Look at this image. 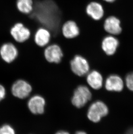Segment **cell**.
Segmentation results:
<instances>
[{
  "mask_svg": "<svg viewBox=\"0 0 133 134\" xmlns=\"http://www.w3.org/2000/svg\"><path fill=\"white\" fill-rule=\"evenodd\" d=\"M75 134H87V133L86 132L84 131H78V132H76Z\"/></svg>",
  "mask_w": 133,
  "mask_h": 134,
  "instance_id": "23",
  "label": "cell"
},
{
  "mask_svg": "<svg viewBox=\"0 0 133 134\" xmlns=\"http://www.w3.org/2000/svg\"><path fill=\"white\" fill-rule=\"evenodd\" d=\"M108 113V109L106 104L101 101H97L89 106L87 115L90 121L97 123L102 118L106 116Z\"/></svg>",
  "mask_w": 133,
  "mask_h": 134,
  "instance_id": "2",
  "label": "cell"
},
{
  "mask_svg": "<svg viewBox=\"0 0 133 134\" xmlns=\"http://www.w3.org/2000/svg\"><path fill=\"white\" fill-rule=\"evenodd\" d=\"M86 12L91 18L94 20H98L102 19L104 11L102 6L100 4L96 2H92L89 3L86 8Z\"/></svg>",
  "mask_w": 133,
  "mask_h": 134,
  "instance_id": "13",
  "label": "cell"
},
{
  "mask_svg": "<svg viewBox=\"0 0 133 134\" xmlns=\"http://www.w3.org/2000/svg\"><path fill=\"white\" fill-rule=\"evenodd\" d=\"M16 6L18 9L21 13L27 14L33 12L32 0H17Z\"/></svg>",
  "mask_w": 133,
  "mask_h": 134,
  "instance_id": "17",
  "label": "cell"
},
{
  "mask_svg": "<svg viewBox=\"0 0 133 134\" xmlns=\"http://www.w3.org/2000/svg\"><path fill=\"white\" fill-rule=\"evenodd\" d=\"M0 134H16L14 129L9 125H4L0 128Z\"/></svg>",
  "mask_w": 133,
  "mask_h": 134,
  "instance_id": "18",
  "label": "cell"
},
{
  "mask_svg": "<svg viewBox=\"0 0 133 134\" xmlns=\"http://www.w3.org/2000/svg\"><path fill=\"white\" fill-rule=\"evenodd\" d=\"M10 33L15 41L19 43L25 42L30 37V32L21 23H17L11 28Z\"/></svg>",
  "mask_w": 133,
  "mask_h": 134,
  "instance_id": "9",
  "label": "cell"
},
{
  "mask_svg": "<svg viewBox=\"0 0 133 134\" xmlns=\"http://www.w3.org/2000/svg\"><path fill=\"white\" fill-rule=\"evenodd\" d=\"M45 100L40 95H35L32 97L28 103L29 110L33 114L41 115L44 113Z\"/></svg>",
  "mask_w": 133,
  "mask_h": 134,
  "instance_id": "7",
  "label": "cell"
},
{
  "mask_svg": "<svg viewBox=\"0 0 133 134\" xmlns=\"http://www.w3.org/2000/svg\"><path fill=\"white\" fill-rule=\"evenodd\" d=\"M119 42L114 36L109 35L105 37L102 43V48L103 51L108 56H112L116 52Z\"/></svg>",
  "mask_w": 133,
  "mask_h": 134,
  "instance_id": "10",
  "label": "cell"
},
{
  "mask_svg": "<svg viewBox=\"0 0 133 134\" xmlns=\"http://www.w3.org/2000/svg\"><path fill=\"white\" fill-rule=\"evenodd\" d=\"M125 81L127 87L131 91H133V72L129 73L126 76Z\"/></svg>",
  "mask_w": 133,
  "mask_h": 134,
  "instance_id": "19",
  "label": "cell"
},
{
  "mask_svg": "<svg viewBox=\"0 0 133 134\" xmlns=\"http://www.w3.org/2000/svg\"><path fill=\"white\" fill-rule=\"evenodd\" d=\"M62 31L66 38L71 39L79 34L80 30L77 24L72 20L66 22L63 26Z\"/></svg>",
  "mask_w": 133,
  "mask_h": 134,
  "instance_id": "15",
  "label": "cell"
},
{
  "mask_svg": "<svg viewBox=\"0 0 133 134\" xmlns=\"http://www.w3.org/2000/svg\"><path fill=\"white\" fill-rule=\"evenodd\" d=\"M104 1H106L108 3H112L116 1V0H103Z\"/></svg>",
  "mask_w": 133,
  "mask_h": 134,
  "instance_id": "24",
  "label": "cell"
},
{
  "mask_svg": "<svg viewBox=\"0 0 133 134\" xmlns=\"http://www.w3.org/2000/svg\"><path fill=\"white\" fill-rule=\"evenodd\" d=\"M92 98L90 90L85 86H80L75 90L72 98V104L77 108L85 106Z\"/></svg>",
  "mask_w": 133,
  "mask_h": 134,
  "instance_id": "3",
  "label": "cell"
},
{
  "mask_svg": "<svg viewBox=\"0 0 133 134\" xmlns=\"http://www.w3.org/2000/svg\"><path fill=\"white\" fill-rule=\"evenodd\" d=\"M125 134H133V127L129 129L126 132Z\"/></svg>",
  "mask_w": 133,
  "mask_h": 134,
  "instance_id": "21",
  "label": "cell"
},
{
  "mask_svg": "<svg viewBox=\"0 0 133 134\" xmlns=\"http://www.w3.org/2000/svg\"><path fill=\"white\" fill-rule=\"evenodd\" d=\"M70 68L75 74L83 76L89 73V64L85 58L80 55H76L70 61Z\"/></svg>",
  "mask_w": 133,
  "mask_h": 134,
  "instance_id": "4",
  "label": "cell"
},
{
  "mask_svg": "<svg viewBox=\"0 0 133 134\" xmlns=\"http://www.w3.org/2000/svg\"><path fill=\"white\" fill-rule=\"evenodd\" d=\"M0 54L3 60L10 63L13 62L17 57V49L12 43H5L1 48Z\"/></svg>",
  "mask_w": 133,
  "mask_h": 134,
  "instance_id": "11",
  "label": "cell"
},
{
  "mask_svg": "<svg viewBox=\"0 0 133 134\" xmlns=\"http://www.w3.org/2000/svg\"><path fill=\"white\" fill-rule=\"evenodd\" d=\"M87 81L88 85L94 90H99L103 85V78L102 75L96 70L88 73Z\"/></svg>",
  "mask_w": 133,
  "mask_h": 134,
  "instance_id": "14",
  "label": "cell"
},
{
  "mask_svg": "<svg viewBox=\"0 0 133 134\" xmlns=\"http://www.w3.org/2000/svg\"><path fill=\"white\" fill-rule=\"evenodd\" d=\"M105 87L108 91L120 92L124 88L123 80L118 75H110L106 80Z\"/></svg>",
  "mask_w": 133,
  "mask_h": 134,
  "instance_id": "12",
  "label": "cell"
},
{
  "mask_svg": "<svg viewBox=\"0 0 133 134\" xmlns=\"http://www.w3.org/2000/svg\"><path fill=\"white\" fill-rule=\"evenodd\" d=\"M44 56L47 61L49 63H58L62 60L63 53L59 46L52 44L48 46L45 49Z\"/></svg>",
  "mask_w": 133,
  "mask_h": 134,
  "instance_id": "6",
  "label": "cell"
},
{
  "mask_svg": "<svg viewBox=\"0 0 133 134\" xmlns=\"http://www.w3.org/2000/svg\"><path fill=\"white\" fill-rule=\"evenodd\" d=\"M55 134H70L69 132L65 131H60L57 132Z\"/></svg>",
  "mask_w": 133,
  "mask_h": 134,
  "instance_id": "22",
  "label": "cell"
},
{
  "mask_svg": "<svg viewBox=\"0 0 133 134\" xmlns=\"http://www.w3.org/2000/svg\"><path fill=\"white\" fill-rule=\"evenodd\" d=\"M104 28L107 33L113 36L119 35L122 30L120 20L115 16H110L106 19Z\"/></svg>",
  "mask_w": 133,
  "mask_h": 134,
  "instance_id": "8",
  "label": "cell"
},
{
  "mask_svg": "<svg viewBox=\"0 0 133 134\" xmlns=\"http://www.w3.org/2000/svg\"><path fill=\"white\" fill-rule=\"evenodd\" d=\"M32 16L49 29L56 32L60 21V11L56 4L49 0L39 2L33 9Z\"/></svg>",
  "mask_w": 133,
  "mask_h": 134,
  "instance_id": "1",
  "label": "cell"
},
{
  "mask_svg": "<svg viewBox=\"0 0 133 134\" xmlns=\"http://www.w3.org/2000/svg\"><path fill=\"white\" fill-rule=\"evenodd\" d=\"M32 90L31 86L23 80L15 82L12 87V93L16 97L23 99L27 97Z\"/></svg>",
  "mask_w": 133,
  "mask_h": 134,
  "instance_id": "5",
  "label": "cell"
},
{
  "mask_svg": "<svg viewBox=\"0 0 133 134\" xmlns=\"http://www.w3.org/2000/svg\"><path fill=\"white\" fill-rule=\"evenodd\" d=\"M50 38V33L48 30L46 28H40L36 32L34 39L37 45L43 47L48 44Z\"/></svg>",
  "mask_w": 133,
  "mask_h": 134,
  "instance_id": "16",
  "label": "cell"
},
{
  "mask_svg": "<svg viewBox=\"0 0 133 134\" xmlns=\"http://www.w3.org/2000/svg\"><path fill=\"white\" fill-rule=\"evenodd\" d=\"M6 94V91L4 86L0 84V102L4 98Z\"/></svg>",
  "mask_w": 133,
  "mask_h": 134,
  "instance_id": "20",
  "label": "cell"
}]
</instances>
